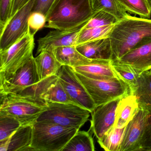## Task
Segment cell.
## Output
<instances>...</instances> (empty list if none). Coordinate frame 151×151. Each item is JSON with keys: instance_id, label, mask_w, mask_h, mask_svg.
<instances>
[{"instance_id": "6da1fadb", "label": "cell", "mask_w": 151, "mask_h": 151, "mask_svg": "<svg viewBox=\"0 0 151 151\" xmlns=\"http://www.w3.org/2000/svg\"><path fill=\"white\" fill-rule=\"evenodd\" d=\"M115 61L133 49L151 42V20L128 15L115 24L109 36Z\"/></svg>"}, {"instance_id": "7a4b0ae2", "label": "cell", "mask_w": 151, "mask_h": 151, "mask_svg": "<svg viewBox=\"0 0 151 151\" xmlns=\"http://www.w3.org/2000/svg\"><path fill=\"white\" fill-rule=\"evenodd\" d=\"M94 13L90 0H56L47 17L45 28L70 29L88 22Z\"/></svg>"}, {"instance_id": "3957f363", "label": "cell", "mask_w": 151, "mask_h": 151, "mask_svg": "<svg viewBox=\"0 0 151 151\" xmlns=\"http://www.w3.org/2000/svg\"><path fill=\"white\" fill-rule=\"evenodd\" d=\"M78 130L73 127L36 122L32 124L31 151H62Z\"/></svg>"}, {"instance_id": "277c9868", "label": "cell", "mask_w": 151, "mask_h": 151, "mask_svg": "<svg viewBox=\"0 0 151 151\" xmlns=\"http://www.w3.org/2000/svg\"><path fill=\"white\" fill-rule=\"evenodd\" d=\"M0 114L12 116L22 125H32L46 109V102L19 94H1Z\"/></svg>"}, {"instance_id": "5b68a950", "label": "cell", "mask_w": 151, "mask_h": 151, "mask_svg": "<svg viewBox=\"0 0 151 151\" xmlns=\"http://www.w3.org/2000/svg\"><path fill=\"white\" fill-rule=\"evenodd\" d=\"M34 35L29 30L15 44L5 51L0 52V81L13 77L33 57Z\"/></svg>"}, {"instance_id": "8992f818", "label": "cell", "mask_w": 151, "mask_h": 151, "mask_svg": "<svg viewBox=\"0 0 151 151\" xmlns=\"http://www.w3.org/2000/svg\"><path fill=\"white\" fill-rule=\"evenodd\" d=\"M47 109L39 116L37 122L55 124L78 130L89 120L88 109L70 103L46 102Z\"/></svg>"}, {"instance_id": "52a82bcc", "label": "cell", "mask_w": 151, "mask_h": 151, "mask_svg": "<svg viewBox=\"0 0 151 151\" xmlns=\"http://www.w3.org/2000/svg\"><path fill=\"white\" fill-rule=\"evenodd\" d=\"M76 73L94 101L96 107L130 94L129 86L119 78L99 80Z\"/></svg>"}, {"instance_id": "ba28073f", "label": "cell", "mask_w": 151, "mask_h": 151, "mask_svg": "<svg viewBox=\"0 0 151 151\" xmlns=\"http://www.w3.org/2000/svg\"><path fill=\"white\" fill-rule=\"evenodd\" d=\"M36 0H30L19 9L1 29L0 52L5 51L22 38L29 31V19Z\"/></svg>"}, {"instance_id": "9c48e42d", "label": "cell", "mask_w": 151, "mask_h": 151, "mask_svg": "<svg viewBox=\"0 0 151 151\" xmlns=\"http://www.w3.org/2000/svg\"><path fill=\"white\" fill-rule=\"evenodd\" d=\"M57 76L66 92L76 105L92 113L96 108L95 103L78 79L73 68L63 65Z\"/></svg>"}, {"instance_id": "30bf717a", "label": "cell", "mask_w": 151, "mask_h": 151, "mask_svg": "<svg viewBox=\"0 0 151 151\" xmlns=\"http://www.w3.org/2000/svg\"><path fill=\"white\" fill-rule=\"evenodd\" d=\"M40 81L33 56L13 77L0 81V94H18Z\"/></svg>"}, {"instance_id": "8fae6325", "label": "cell", "mask_w": 151, "mask_h": 151, "mask_svg": "<svg viewBox=\"0 0 151 151\" xmlns=\"http://www.w3.org/2000/svg\"><path fill=\"white\" fill-rule=\"evenodd\" d=\"M150 112L139 107L133 119L125 127L120 151H139L141 139Z\"/></svg>"}, {"instance_id": "7c38bea8", "label": "cell", "mask_w": 151, "mask_h": 151, "mask_svg": "<svg viewBox=\"0 0 151 151\" xmlns=\"http://www.w3.org/2000/svg\"><path fill=\"white\" fill-rule=\"evenodd\" d=\"M120 99H116L99 106L91 113L90 130L98 139L114 126L116 111Z\"/></svg>"}, {"instance_id": "4fadbf2b", "label": "cell", "mask_w": 151, "mask_h": 151, "mask_svg": "<svg viewBox=\"0 0 151 151\" xmlns=\"http://www.w3.org/2000/svg\"><path fill=\"white\" fill-rule=\"evenodd\" d=\"M88 22L70 29H55L50 32L46 36L38 40L37 54H39L43 50L52 52L55 48L60 47L76 46L78 33Z\"/></svg>"}, {"instance_id": "5bb4252c", "label": "cell", "mask_w": 151, "mask_h": 151, "mask_svg": "<svg viewBox=\"0 0 151 151\" xmlns=\"http://www.w3.org/2000/svg\"><path fill=\"white\" fill-rule=\"evenodd\" d=\"M114 62L129 66L139 76L151 70V42L132 50Z\"/></svg>"}, {"instance_id": "9a60e30c", "label": "cell", "mask_w": 151, "mask_h": 151, "mask_svg": "<svg viewBox=\"0 0 151 151\" xmlns=\"http://www.w3.org/2000/svg\"><path fill=\"white\" fill-rule=\"evenodd\" d=\"M73 68L77 73L92 79L104 80L119 78L113 70L111 60H93L88 64Z\"/></svg>"}, {"instance_id": "2e32d148", "label": "cell", "mask_w": 151, "mask_h": 151, "mask_svg": "<svg viewBox=\"0 0 151 151\" xmlns=\"http://www.w3.org/2000/svg\"><path fill=\"white\" fill-rule=\"evenodd\" d=\"M32 125H22L8 138L0 141V151H31Z\"/></svg>"}, {"instance_id": "e0dca14e", "label": "cell", "mask_w": 151, "mask_h": 151, "mask_svg": "<svg viewBox=\"0 0 151 151\" xmlns=\"http://www.w3.org/2000/svg\"><path fill=\"white\" fill-rule=\"evenodd\" d=\"M76 48L84 56L91 60H112V48L109 37L78 45Z\"/></svg>"}, {"instance_id": "ac0fdd59", "label": "cell", "mask_w": 151, "mask_h": 151, "mask_svg": "<svg viewBox=\"0 0 151 151\" xmlns=\"http://www.w3.org/2000/svg\"><path fill=\"white\" fill-rule=\"evenodd\" d=\"M139 109L135 95L129 94L120 99L116 111L114 126L122 128L125 127L133 119Z\"/></svg>"}, {"instance_id": "d6986e66", "label": "cell", "mask_w": 151, "mask_h": 151, "mask_svg": "<svg viewBox=\"0 0 151 151\" xmlns=\"http://www.w3.org/2000/svg\"><path fill=\"white\" fill-rule=\"evenodd\" d=\"M130 93L136 96L139 107L151 113V70L139 76Z\"/></svg>"}, {"instance_id": "ffe728a7", "label": "cell", "mask_w": 151, "mask_h": 151, "mask_svg": "<svg viewBox=\"0 0 151 151\" xmlns=\"http://www.w3.org/2000/svg\"><path fill=\"white\" fill-rule=\"evenodd\" d=\"M35 61L40 81L52 76H57L63 66L52 52L47 50L41 51L35 57Z\"/></svg>"}, {"instance_id": "44dd1931", "label": "cell", "mask_w": 151, "mask_h": 151, "mask_svg": "<svg viewBox=\"0 0 151 151\" xmlns=\"http://www.w3.org/2000/svg\"><path fill=\"white\" fill-rule=\"evenodd\" d=\"M52 52L62 65L72 68L88 64L93 60L84 56L77 50L76 46L56 47Z\"/></svg>"}, {"instance_id": "7402d4cb", "label": "cell", "mask_w": 151, "mask_h": 151, "mask_svg": "<svg viewBox=\"0 0 151 151\" xmlns=\"http://www.w3.org/2000/svg\"><path fill=\"white\" fill-rule=\"evenodd\" d=\"M64 151H95L93 138L89 131L78 130L63 149Z\"/></svg>"}, {"instance_id": "603a6c76", "label": "cell", "mask_w": 151, "mask_h": 151, "mask_svg": "<svg viewBox=\"0 0 151 151\" xmlns=\"http://www.w3.org/2000/svg\"><path fill=\"white\" fill-rule=\"evenodd\" d=\"M41 99L46 102L70 103L76 105L66 92L59 78L45 91L41 95Z\"/></svg>"}, {"instance_id": "cb8c5ba5", "label": "cell", "mask_w": 151, "mask_h": 151, "mask_svg": "<svg viewBox=\"0 0 151 151\" xmlns=\"http://www.w3.org/2000/svg\"><path fill=\"white\" fill-rule=\"evenodd\" d=\"M90 2L93 13L105 11L114 16L118 21L129 15L117 0H90Z\"/></svg>"}, {"instance_id": "d4e9b609", "label": "cell", "mask_w": 151, "mask_h": 151, "mask_svg": "<svg viewBox=\"0 0 151 151\" xmlns=\"http://www.w3.org/2000/svg\"><path fill=\"white\" fill-rule=\"evenodd\" d=\"M125 127L113 126L101 138L98 139L100 146L106 151H120Z\"/></svg>"}, {"instance_id": "484cf974", "label": "cell", "mask_w": 151, "mask_h": 151, "mask_svg": "<svg viewBox=\"0 0 151 151\" xmlns=\"http://www.w3.org/2000/svg\"><path fill=\"white\" fill-rule=\"evenodd\" d=\"M114 25V24L90 29L83 28L78 33L76 46L108 37Z\"/></svg>"}, {"instance_id": "4316f807", "label": "cell", "mask_w": 151, "mask_h": 151, "mask_svg": "<svg viewBox=\"0 0 151 151\" xmlns=\"http://www.w3.org/2000/svg\"><path fill=\"white\" fill-rule=\"evenodd\" d=\"M126 12L149 19L151 16V6L148 0H117Z\"/></svg>"}, {"instance_id": "83f0119b", "label": "cell", "mask_w": 151, "mask_h": 151, "mask_svg": "<svg viewBox=\"0 0 151 151\" xmlns=\"http://www.w3.org/2000/svg\"><path fill=\"white\" fill-rule=\"evenodd\" d=\"M112 65L115 73L129 86L130 91L139 76L129 66L114 62H112Z\"/></svg>"}, {"instance_id": "f1b7e54d", "label": "cell", "mask_w": 151, "mask_h": 151, "mask_svg": "<svg viewBox=\"0 0 151 151\" xmlns=\"http://www.w3.org/2000/svg\"><path fill=\"white\" fill-rule=\"evenodd\" d=\"M21 126L22 124L15 118L0 114V141L8 138Z\"/></svg>"}, {"instance_id": "f546056e", "label": "cell", "mask_w": 151, "mask_h": 151, "mask_svg": "<svg viewBox=\"0 0 151 151\" xmlns=\"http://www.w3.org/2000/svg\"><path fill=\"white\" fill-rule=\"evenodd\" d=\"M118 21L115 17L109 13L104 11H100L94 13L83 28L90 29L113 25L116 23Z\"/></svg>"}, {"instance_id": "4dcf8cb0", "label": "cell", "mask_w": 151, "mask_h": 151, "mask_svg": "<svg viewBox=\"0 0 151 151\" xmlns=\"http://www.w3.org/2000/svg\"><path fill=\"white\" fill-rule=\"evenodd\" d=\"M46 22V17L43 14L38 12L32 13L29 19L30 31L35 35L38 31L45 27Z\"/></svg>"}, {"instance_id": "1f68e13d", "label": "cell", "mask_w": 151, "mask_h": 151, "mask_svg": "<svg viewBox=\"0 0 151 151\" xmlns=\"http://www.w3.org/2000/svg\"><path fill=\"white\" fill-rule=\"evenodd\" d=\"M13 0H0V27L2 29L10 18Z\"/></svg>"}, {"instance_id": "d6a6232c", "label": "cell", "mask_w": 151, "mask_h": 151, "mask_svg": "<svg viewBox=\"0 0 151 151\" xmlns=\"http://www.w3.org/2000/svg\"><path fill=\"white\" fill-rule=\"evenodd\" d=\"M151 151V113L150 112L140 143L139 151Z\"/></svg>"}, {"instance_id": "836d02e7", "label": "cell", "mask_w": 151, "mask_h": 151, "mask_svg": "<svg viewBox=\"0 0 151 151\" xmlns=\"http://www.w3.org/2000/svg\"><path fill=\"white\" fill-rule=\"evenodd\" d=\"M55 1L56 0H36L32 13L38 12L41 13L47 17Z\"/></svg>"}, {"instance_id": "e575fe53", "label": "cell", "mask_w": 151, "mask_h": 151, "mask_svg": "<svg viewBox=\"0 0 151 151\" xmlns=\"http://www.w3.org/2000/svg\"><path fill=\"white\" fill-rule=\"evenodd\" d=\"M30 1V0H13L10 19L19 9L25 6Z\"/></svg>"}, {"instance_id": "d590c367", "label": "cell", "mask_w": 151, "mask_h": 151, "mask_svg": "<svg viewBox=\"0 0 151 151\" xmlns=\"http://www.w3.org/2000/svg\"><path fill=\"white\" fill-rule=\"evenodd\" d=\"M148 1L151 6V0H148Z\"/></svg>"}]
</instances>
